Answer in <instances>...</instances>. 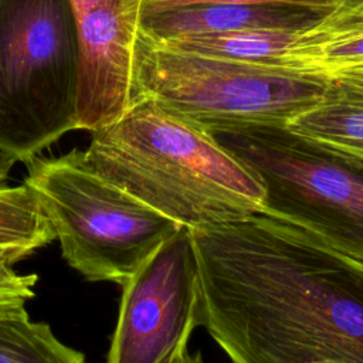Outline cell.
Instances as JSON below:
<instances>
[{
  "label": "cell",
  "mask_w": 363,
  "mask_h": 363,
  "mask_svg": "<svg viewBox=\"0 0 363 363\" xmlns=\"http://www.w3.org/2000/svg\"><path fill=\"white\" fill-rule=\"evenodd\" d=\"M191 233L201 326L231 363H363V259L262 213Z\"/></svg>",
  "instance_id": "1"
},
{
  "label": "cell",
  "mask_w": 363,
  "mask_h": 363,
  "mask_svg": "<svg viewBox=\"0 0 363 363\" xmlns=\"http://www.w3.org/2000/svg\"><path fill=\"white\" fill-rule=\"evenodd\" d=\"M89 166L133 199L190 230L261 211L257 177L213 133L152 98H136L92 132Z\"/></svg>",
  "instance_id": "2"
},
{
  "label": "cell",
  "mask_w": 363,
  "mask_h": 363,
  "mask_svg": "<svg viewBox=\"0 0 363 363\" xmlns=\"http://www.w3.org/2000/svg\"><path fill=\"white\" fill-rule=\"evenodd\" d=\"M71 0H0V153L28 162L78 123Z\"/></svg>",
  "instance_id": "3"
},
{
  "label": "cell",
  "mask_w": 363,
  "mask_h": 363,
  "mask_svg": "<svg viewBox=\"0 0 363 363\" xmlns=\"http://www.w3.org/2000/svg\"><path fill=\"white\" fill-rule=\"evenodd\" d=\"M24 183L55 231L65 261L88 281L121 286L180 224L101 177L85 150L34 156Z\"/></svg>",
  "instance_id": "4"
},
{
  "label": "cell",
  "mask_w": 363,
  "mask_h": 363,
  "mask_svg": "<svg viewBox=\"0 0 363 363\" xmlns=\"http://www.w3.org/2000/svg\"><path fill=\"white\" fill-rule=\"evenodd\" d=\"M133 68L135 99L152 98L213 135L286 126L320 101L328 84L278 65L169 50L140 34Z\"/></svg>",
  "instance_id": "5"
},
{
  "label": "cell",
  "mask_w": 363,
  "mask_h": 363,
  "mask_svg": "<svg viewBox=\"0 0 363 363\" xmlns=\"http://www.w3.org/2000/svg\"><path fill=\"white\" fill-rule=\"evenodd\" d=\"M257 177L262 214L315 234L363 259V160L286 126L214 133Z\"/></svg>",
  "instance_id": "6"
},
{
  "label": "cell",
  "mask_w": 363,
  "mask_h": 363,
  "mask_svg": "<svg viewBox=\"0 0 363 363\" xmlns=\"http://www.w3.org/2000/svg\"><path fill=\"white\" fill-rule=\"evenodd\" d=\"M106 363H183L201 325V286L194 238L180 225L122 285Z\"/></svg>",
  "instance_id": "7"
},
{
  "label": "cell",
  "mask_w": 363,
  "mask_h": 363,
  "mask_svg": "<svg viewBox=\"0 0 363 363\" xmlns=\"http://www.w3.org/2000/svg\"><path fill=\"white\" fill-rule=\"evenodd\" d=\"M79 48L78 123L96 130L135 99V48L142 0H71Z\"/></svg>",
  "instance_id": "8"
},
{
  "label": "cell",
  "mask_w": 363,
  "mask_h": 363,
  "mask_svg": "<svg viewBox=\"0 0 363 363\" xmlns=\"http://www.w3.org/2000/svg\"><path fill=\"white\" fill-rule=\"evenodd\" d=\"M274 65L318 78L363 65V0H339L301 27Z\"/></svg>",
  "instance_id": "9"
},
{
  "label": "cell",
  "mask_w": 363,
  "mask_h": 363,
  "mask_svg": "<svg viewBox=\"0 0 363 363\" xmlns=\"http://www.w3.org/2000/svg\"><path fill=\"white\" fill-rule=\"evenodd\" d=\"M322 13L275 4L199 3L174 10L142 14L139 34L150 41L179 35L218 34L252 28H301Z\"/></svg>",
  "instance_id": "10"
},
{
  "label": "cell",
  "mask_w": 363,
  "mask_h": 363,
  "mask_svg": "<svg viewBox=\"0 0 363 363\" xmlns=\"http://www.w3.org/2000/svg\"><path fill=\"white\" fill-rule=\"evenodd\" d=\"M326 79L320 101L296 115L286 128L363 160V85L339 78Z\"/></svg>",
  "instance_id": "11"
},
{
  "label": "cell",
  "mask_w": 363,
  "mask_h": 363,
  "mask_svg": "<svg viewBox=\"0 0 363 363\" xmlns=\"http://www.w3.org/2000/svg\"><path fill=\"white\" fill-rule=\"evenodd\" d=\"M14 162L0 153V252L17 262L52 242L55 231L31 189L7 183Z\"/></svg>",
  "instance_id": "12"
},
{
  "label": "cell",
  "mask_w": 363,
  "mask_h": 363,
  "mask_svg": "<svg viewBox=\"0 0 363 363\" xmlns=\"http://www.w3.org/2000/svg\"><path fill=\"white\" fill-rule=\"evenodd\" d=\"M298 30L299 28H252L218 34L179 35L162 41L146 40L180 52L274 65Z\"/></svg>",
  "instance_id": "13"
},
{
  "label": "cell",
  "mask_w": 363,
  "mask_h": 363,
  "mask_svg": "<svg viewBox=\"0 0 363 363\" xmlns=\"http://www.w3.org/2000/svg\"><path fill=\"white\" fill-rule=\"evenodd\" d=\"M0 363H85V356L21 308L0 315Z\"/></svg>",
  "instance_id": "14"
},
{
  "label": "cell",
  "mask_w": 363,
  "mask_h": 363,
  "mask_svg": "<svg viewBox=\"0 0 363 363\" xmlns=\"http://www.w3.org/2000/svg\"><path fill=\"white\" fill-rule=\"evenodd\" d=\"M16 261L0 252V315L26 308L27 301L35 296V274H18L13 264Z\"/></svg>",
  "instance_id": "15"
},
{
  "label": "cell",
  "mask_w": 363,
  "mask_h": 363,
  "mask_svg": "<svg viewBox=\"0 0 363 363\" xmlns=\"http://www.w3.org/2000/svg\"><path fill=\"white\" fill-rule=\"evenodd\" d=\"M199 3H241V4H275L325 13L339 3V0H142L140 16L174 10Z\"/></svg>",
  "instance_id": "16"
},
{
  "label": "cell",
  "mask_w": 363,
  "mask_h": 363,
  "mask_svg": "<svg viewBox=\"0 0 363 363\" xmlns=\"http://www.w3.org/2000/svg\"><path fill=\"white\" fill-rule=\"evenodd\" d=\"M328 78H339V79H346V81L357 82V84L363 85V65L354 67V68H350V69H346V71H342V72H337V74L330 75Z\"/></svg>",
  "instance_id": "17"
},
{
  "label": "cell",
  "mask_w": 363,
  "mask_h": 363,
  "mask_svg": "<svg viewBox=\"0 0 363 363\" xmlns=\"http://www.w3.org/2000/svg\"><path fill=\"white\" fill-rule=\"evenodd\" d=\"M183 363H204V360H203V357H201V353L197 352V353H194L193 356H189Z\"/></svg>",
  "instance_id": "18"
}]
</instances>
